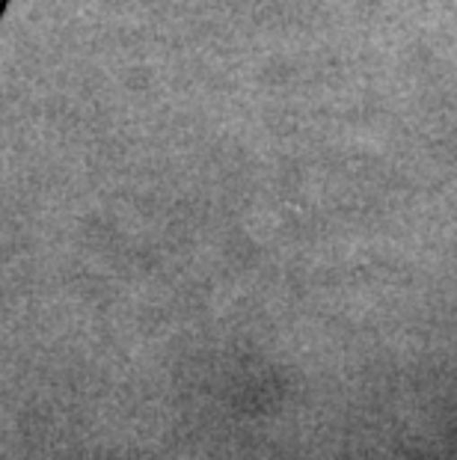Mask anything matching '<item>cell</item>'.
Here are the masks:
<instances>
[{
  "mask_svg": "<svg viewBox=\"0 0 457 460\" xmlns=\"http://www.w3.org/2000/svg\"><path fill=\"white\" fill-rule=\"evenodd\" d=\"M4 9H6V0H0V15H4Z\"/></svg>",
  "mask_w": 457,
  "mask_h": 460,
  "instance_id": "cell-1",
  "label": "cell"
}]
</instances>
